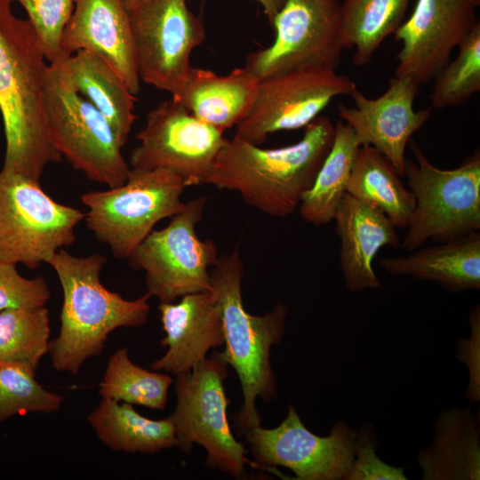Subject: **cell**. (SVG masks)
Here are the masks:
<instances>
[{"label": "cell", "mask_w": 480, "mask_h": 480, "mask_svg": "<svg viewBox=\"0 0 480 480\" xmlns=\"http://www.w3.org/2000/svg\"><path fill=\"white\" fill-rule=\"evenodd\" d=\"M356 88L335 69L316 67L266 77L259 81L253 104L235 136L260 145L270 133L306 127L334 98L350 96Z\"/></svg>", "instance_id": "4fadbf2b"}, {"label": "cell", "mask_w": 480, "mask_h": 480, "mask_svg": "<svg viewBox=\"0 0 480 480\" xmlns=\"http://www.w3.org/2000/svg\"><path fill=\"white\" fill-rule=\"evenodd\" d=\"M334 129L329 117L319 116L298 142L286 147L266 149L236 136L227 139L206 183L239 193L247 204L268 215L287 217L311 188Z\"/></svg>", "instance_id": "7a4b0ae2"}, {"label": "cell", "mask_w": 480, "mask_h": 480, "mask_svg": "<svg viewBox=\"0 0 480 480\" xmlns=\"http://www.w3.org/2000/svg\"><path fill=\"white\" fill-rule=\"evenodd\" d=\"M347 193L384 212L396 228L408 227L415 197L406 188L391 163L370 146H361Z\"/></svg>", "instance_id": "484cf974"}, {"label": "cell", "mask_w": 480, "mask_h": 480, "mask_svg": "<svg viewBox=\"0 0 480 480\" xmlns=\"http://www.w3.org/2000/svg\"><path fill=\"white\" fill-rule=\"evenodd\" d=\"M255 462L265 469L282 466L298 480H340L348 473L356 452V431L340 420L327 436L302 423L293 406L274 428L260 425L244 432Z\"/></svg>", "instance_id": "9a60e30c"}, {"label": "cell", "mask_w": 480, "mask_h": 480, "mask_svg": "<svg viewBox=\"0 0 480 480\" xmlns=\"http://www.w3.org/2000/svg\"><path fill=\"white\" fill-rule=\"evenodd\" d=\"M46 60L30 21L13 14L12 0H0V112L5 137L1 171L37 183L45 167L62 158L46 123Z\"/></svg>", "instance_id": "6da1fadb"}, {"label": "cell", "mask_w": 480, "mask_h": 480, "mask_svg": "<svg viewBox=\"0 0 480 480\" xmlns=\"http://www.w3.org/2000/svg\"><path fill=\"white\" fill-rule=\"evenodd\" d=\"M206 200L199 196L187 203L166 227L153 229L128 257L132 268L144 271L147 293L160 303L211 291L209 268L219 260L218 249L196 231Z\"/></svg>", "instance_id": "9c48e42d"}, {"label": "cell", "mask_w": 480, "mask_h": 480, "mask_svg": "<svg viewBox=\"0 0 480 480\" xmlns=\"http://www.w3.org/2000/svg\"><path fill=\"white\" fill-rule=\"evenodd\" d=\"M356 452L345 480H405L404 468L382 461L375 452L367 428L356 432Z\"/></svg>", "instance_id": "e575fe53"}, {"label": "cell", "mask_w": 480, "mask_h": 480, "mask_svg": "<svg viewBox=\"0 0 480 480\" xmlns=\"http://www.w3.org/2000/svg\"><path fill=\"white\" fill-rule=\"evenodd\" d=\"M50 317L45 306L0 312V362L36 370L49 353Z\"/></svg>", "instance_id": "f546056e"}, {"label": "cell", "mask_w": 480, "mask_h": 480, "mask_svg": "<svg viewBox=\"0 0 480 480\" xmlns=\"http://www.w3.org/2000/svg\"><path fill=\"white\" fill-rule=\"evenodd\" d=\"M212 268L211 292L220 308L224 332L225 349L220 354L235 369L240 381L244 403L237 423L244 434L260 425L257 398L269 402L277 396L270 351L284 336L288 308L277 304L262 316L244 309L241 291L244 265L238 246L220 256Z\"/></svg>", "instance_id": "277c9868"}, {"label": "cell", "mask_w": 480, "mask_h": 480, "mask_svg": "<svg viewBox=\"0 0 480 480\" xmlns=\"http://www.w3.org/2000/svg\"><path fill=\"white\" fill-rule=\"evenodd\" d=\"M16 267L15 263L0 260V312L45 306L51 296L45 279L26 278Z\"/></svg>", "instance_id": "836d02e7"}, {"label": "cell", "mask_w": 480, "mask_h": 480, "mask_svg": "<svg viewBox=\"0 0 480 480\" xmlns=\"http://www.w3.org/2000/svg\"><path fill=\"white\" fill-rule=\"evenodd\" d=\"M259 80L245 68L226 76L193 68L180 91L172 97L199 120L224 132L249 113Z\"/></svg>", "instance_id": "44dd1931"}, {"label": "cell", "mask_w": 480, "mask_h": 480, "mask_svg": "<svg viewBox=\"0 0 480 480\" xmlns=\"http://www.w3.org/2000/svg\"><path fill=\"white\" fill-rule=\"evenodd\" d=\"M353 130L345 123L335 124L332 147L311 188L304 194L299 211L307 222L322 226L333 220L347 194L351 172L361 147Z\"/></svg>", "instance_id": "4316f807"}, {"label": "cell", "mask_w": 480, "mask_h": 480, "mask_svg": "<svg viewBox=\"0 0 480 480\" xmlns=\"http://www.w3.org/2000/svg\"><path fill=\"white\" fill-rule=\"evenodd\" d=\"M409 0H343L340 4L344 49H354L352 62L369 63L385 39L404 21Z\"/></svg>", "instance_id": "83f0119b"}, {"label": "cell", "mask_w": 480, "mask_h": 480, "mask_svg": "<svg viewBox=\"0 0 480 480\" xmlns=\"http://www.w3.org/2000/svg\"><path fill=\"white\" fill-rule=\"evenodd\" d=\"M467 1L470 2L476 7H477L480 4V0H467Z\"/></svg>", "instance_id": "74e56055"}, {"label": "cell", "mask_w": 480, "mask_h": 480, "mask_svg": "<svg viewBox=\"0 0 480 480\" xmlns=\"http://www.w3.org/2000/svg\"><path fill=\"white\" fill-rule=\"evenodd\" d=\"M128 13L140 80L174 96L205 40L204 24L187 0H142Z\"/></svg>", "instance_id": "7c38bea8"}, {"label": "cell", "mask_w": 480, "mask_h": 480, "mask_svg": "<svg viewBox=\"0 0 480 480\" xmlns=\"http://www.w3.org/2000/svg\"><path fill=\"white\" fill-rule=\"evenodd\" d=\"M62 50L88 51L105 61L137 95V72L129 13L123 0H74L61 37Z\"/></svg>", "instance_id": "ac0fdd59"}, {"label": "cell", "mask_w": 480, "mask_h": 480, "mask_svg": "<svg viewBox=\"0 0 480 480\" xmlns=\"http://www.w3.org/2000/svg\"><path fill=\"white\" fill-rule=\"evenodd\" d=\"M187 182L167 169L130 171L116 188L81 196L86 206L84 220L96 239L116 259H128L160 220L186 206L180 196Z\"/></svg>", "instance_id": "52a82bcc"}, {"label": "cell", "mask_w": 480, "mask_h": 480, "mask_svg": "<svg viewBox=\"0 0 480 480\" xmlns=\"http://www.w3.org/2000/svg\"><path fill=\"white\" fill-rule=\"evenodd\" d=\"M263 9L268 21L272 22L276 14L280 11L284 0H256Z\"/></svg>", "instance_id": "d590c367"}, {"label": "cell", "mask_w": 480, "mask_h": 480, "mask_svg": "<svg viewBox=\"0 0 480 480\" xmlns=\"http://www.w3.org/2000/svg\"><path fill=\"white\" fill-rule=\"evenodd\" d=\"M432 444L419 453L422 479H479V414L452 408L440 412Z\"/></svg>", "instance_id": "603a6c76"}, {"label": "cell", "mask_w": 480, "mask_h": 480, "mask_svg": "<svg viewBox=\"0 0 480 480\" xmlns=\"http://www.w3.org/2000/svg\"><path fill=\"white\" fill-rule=\"evenodd\" d=\"M172 383L168 374L135 364L127 348H122L108 358L99 394L118 402L164 410Z\"/></svg>", "instance_id": "f1b7e54d"}, {"label": "cell", "mask_w": 480, "mask_h": 480, "mask_svg": "<svg viewBox=\"0 0 480 480\" xmlns=\"http://www.w3.org/2000/svg\"><path fill=\"white\" fill-rule=\"evenodd\" d=\"M340 267L348 291L380 286L372 261L380 248L400 247L396 227L380 209L346 194L336 212Z\"/></svg>", "instance_id": "ffe728a7"}, {"label": "cell", "mask_w": 480, "mask_h": 480, "mask_svg": "<svg viewBox=\"0 0 480 480\" xmlns=\"http://www.w3.org/2000/svg\"><path fill=\"white\" fill-rule=\"evenodd\" d=\"M97 437L109 449L153 454L177 446L172 421L140 415L132 404L101 397L86 417Z\"/></svg>", "instance_id": "cb8c5ba5"}, {"label": "cell", "mask_w": 480, "mask_h": 480, "mask_svg": "<svg viewBox=\"0 0 480 480\" xmlns=\"http://www.w3.org/2000/svg\"><path fill=\"white\" fill-rule=\"evenodd\" d=\"M411 252L403 257L383 258L380 264L389 274L435 282L450 292L480 288L478 231Z\"/></svg>", "instance_id": "7402d4cb"}, {"label": "cell", "mask_w": 480, "mask_h": 480, "mask_svg": "<svg viewBox=\"0 0 480 480\" xmlns=\"http://www.w3.org/2000/svg\"><path fill=\"white\" fill-rule=\"evenodd\" d=\"M158 309L165 332L160 343L167 351L151 363L153 371L188 372L211 348L224 344L222 318L211 291L185 295L177 303H160Z\"/></svg>", "instance_id": "d6986e66"}, {"label": "cell", "mask_w": 480, "mask_h": 480, "mask_svg": "<svg viewBox=\"0 0 480 480\" xmlns=\"http://www.w3.org/2000/svg\"><path fill=\"white\" fill-rule=\"evenodd\" d=\"M66 66L77 92L106 117L124 147L136 119L135 95L105 61L88 51L68 55Z\"/></svg>", "instance_id": "d4e9b609"}, {"label": "cell", "mask_w": 480, "mask_h": 480, "mask_svg": "<svg viewBox=\"0 0 480 480\" xmlns=\"http://www.w3.org/2000/svg\"><path fill=\"white\" fill-rule=\"evenodd\" d=\"M476 8L467 0H417L394 33L402 43L395 76L409 77L420 86L433 81L479 21Z\"/></svg>", "instance_id": "2e32d148"}, {"label": "cell", "mask_w": 480, "mask_h": 480, "mask_svg": "<svg viewBox=\"0 0 480 480\" xmlns=\"http://www.w3.org/2000/svg\"><path fill=\"white\" fill-rule=\"evenodd\" d=\"M137 139L140 144L130 155L132 169H167L188 187L206 183L227 140L223 131L199 120L172 98L148 113Z\"/></svg>", "instance_id": "5bb4252c"}, {"label": "cell", "mask_w": 480, "mask_h": 480, "mask_svg": "<svg viewBox=\"0 0 480 480\" xmlns=\"http://www.w3.org/2000/svg\"><path fill=\"white\" fill-rule=\"evenodd\" d=\"M63 50L48 63L44 111L56 149L76 169L108 188L124 184L131 168L106 117L82 94L68 76Z\"/></svg>", "instance_id": "5b68a950"}, {"label": "cell", "mask_w": 480, "mask_h": 480, "mask_svg": "<svg viewBox=\"0 0 480 480\" xmlns=\"http://www.w3.org/2000/svg\"><path fill=\"white\" fill-rule=\"evenodd\" d=\"M228 365L220 352H214L191 371L176 375V404L169 418L175 428L177 448L189 453L192 445L198 444L207 452L210 468L243 479L246 465L265 468L245 456L247 451L230 430L223 386Z\"/></svg>", "instance_id": "ba28073f"}, {"label": "cell", "mask_w": 480, "mask_h": 480, "mask_svg": "<svg viewBox=\"0 0 480 480\" xmlns=\"http://www.w3.org/2000/svg\"><path fill=\"white\" fill-rule=\"evenodd\" d=\"M459 52L433 79L431 106L437 109L464 103L480 91V23L458 46Z\"/></svg>", "instance_id": "4dcf8cb0"}, {"label": "cell", "mask_w": 480, "mask_h": 480, "mask_svg": "<svg viewBox=\"0 0 480 480\" xmlns=\"http://www.w3.org/2000/svg\"><path fill=\"white\" fill-rule=\"evenodd\" d=\"M25 8L49 62L61 53V37L73 10L74 0H17Z\"/></svg>", "instance_id": "d6a6232c"}, {"label": "cell", "mask_w": 480, "mask_h": 480, "mask_svg": "<svg viewBox=\"0 0 480 480\" xmlns=\"http://www.w3.org/2000/svg\"><path fill=\"white\" fill-rule=\"evenodd\" d=\"M340 0H284L271 25L273 43L247 55L244 67L260 81L290 70L335 69L344 50Z\"/></svg>", "instance_id": "8fae6325"}, {"label": "cell", "mask_w": 480, "mask_h": 480, "mask_svg": "<svg viewBox=\"0 0 480 480\" xmlns=\"http://www.w3.org/2000/svg\"><path fill=\"white\" fill-rule=\"evenodd\" d=\"M415 161L405 158L404 177L415 207L400 248L411 252L427 240L444 242L480 228V153L459 167L434 165L420 148L409 141Z\"/></svg>", "instance_id": "8992f818"}, {"label": "cell", "mask_w": 480, "mask_h": 480, "mask_svg": "<svg viewBox=\"0 0 480 480\" xmlns=\"http://www.w3.org/2000/svg\"><path fill=\"white\" fill-rule=\"evenodd\" d=\"M106 256L71 255L65 248L49 260L63 292L58 336L50 340L49 354L57 372L77 375L89 358L100 356L108 335L121 327H139L148 317L150 295L126 300L100 282Z\"/></svg>", "instance_id": "3957f363"}, {"label": "cell", "mask_w": 480, "mask_h": 480, "mask_svg": "<svg viewBox=\"0 0 480 480\" xmlns=\"http://www.w3.org/2000/svg\"><path fill=\"white\" fill-rule=\"evenodd\" d=\"M34 370L0 362V422L29 412L52 413L60 408L62 396L45 389Z\"/></svg>", "instance_id": "1f68e13d"}, {"label": "cell", "mask_w": 480, "mask_h": 480, "mask_svg": "<svg viewBox=\"0 0 480 480\" xmlns=\"http://www.w3.org/2000/svg\"><path fill=\"white\" fill-rule=\"evenodd\" d=\"M142 0H123L124 4L129 12L131 10H132L135 6H137Z\"/></svg>", "instance_id": "8d00e7d4"}, {"label": "cell", "mask_w": 480, "mask_h": 480, "mask_svg": "<svg viewBox=\"0 0 480 480\" xmlns=\"http://www.w3.org/2000/svg\"><path fill=\"white\" fill-rule=\"evenodd\" d=\"M420 85L409 77L395 76L380 96L366 97L357 88L350 94L354 107L339 105V116L355 132L362 146H370L404 177L405 148L412 136L431 115V108L415 110Z\"/></svg>", "instance_id": "e0dca14e"}, {"label": "cell", "mask_w": 480, "mask_h": 480, "mask_svg": "<svg viewBox=\"0 0 480 480\" xmlns=\"http://www.w3.org/2000/svg\"><path fill=\"white\" fill-rule=\"evenodd\" d=\"M84 212L56 202L41 183L0 170V260L36 269L76 242Z\"/></svg>", "instance_id": "30bf717a"}]
</instances>
